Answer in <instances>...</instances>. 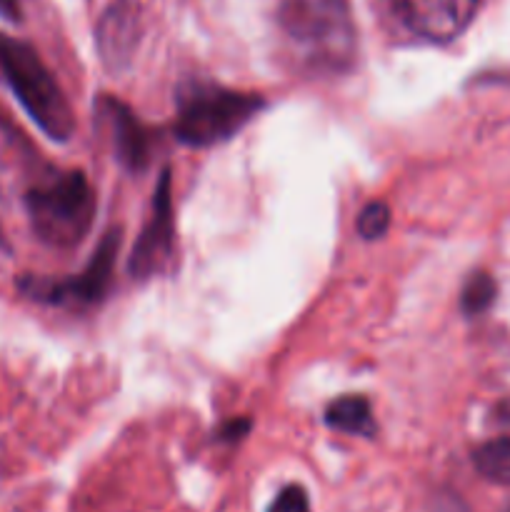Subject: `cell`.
<instances>
[{
	"instance_id": "6da1fadb",
	"label": "cell",
	"mask_w": 510,
	"mask_h": 512,
	"mask_svg": "<svg viewBox=\"0 0 510 512\" xmlns=\"http://www.w3.org/2000/svg\"><path fill=\"white\" fill-rule=\"evenodd\" d=\"M280 28L308 68L340 73L353 65L355 25L348 0H280Z\"/></svg>"
},
{
	"instance_id": "7a4b0ae2",
	"label": "cell",
	"mask_w": 510,
	"mask_h": 512,
	"mask_svg": "<svg viewBox=\"0 0 510 512\" xmlns=\"http://www.w3.org/2000/svg\"><path fill=\"white\" fill-rule=\"evenodd\" d=\"M0 80L50 140H70L73 108L33 45L0 33Z\"/></svg>"
},
{
	"instance_id": "3957f363",
	"label": "cell",
	"mask_w": 510,
	"mask_h": 512,
	"mask_svg": "<svg viewBox=\"0 0 510 512\" xmlns=\"http://www.w3.org/2000/svg\"><path fill=\"white\" fill-rule=\"evenodd\" d=\"M23 200L30 228L50 248H75L93 225L95 193L80 170L30 185Z\"/></svg>"
},
{
	"instance_id": "277c9868",
	"label": "cell",
	"mask_w": 510,
	"mask_h": 512,
	"mask_svg": "<svg viewBox=\"0 0 510 512\" xmlns=\"http://www.w3.org/2000/svg\"><path fill=\"white\" fill-rule=\"evenodd\" d=\"M265 100L258 93L193 83L178 98L175 138L193 148H210L238 135L260 110Z\"/></svg>"
},
{
	"instance_id": "5b68a950",
	"label": "cell",
	"mask_w": 510,
	"mask_h": 512,
	"mask_svg": "<svg viewBox=\"0 0 510 512\" xmlns=\"http://www.w3.org/2000/svg\"><path fill=\"white\" fill-rule=\"evenodd\" d=\"M120 250V233L108 230L103 240L95 248L93 258L88 260L83 270L75 278L65 280H43V278H23L20 290L28 298L40 300L48 305H93L103 300L113 283L115 260Z\"/></svg>"
},
{
	"instance_id": "8992f818",
	"label": "cell",
	"mask_w": 510,
	"mask_h": 512,
	"mask_svg": "<svg viewBox=\"0 0 510 512\" xmlns=\"http://www.w3.org/2000/svg\"><path fill=\"white\" fill-rule=\"evenodd\" d=\"M173 250V195H170V170L160 173L158 188L153 193V210L130 255V273L135 278H148L158 273Z\"/></svg>"
},
{
	"instance_id": "52a82bcc",
	"label": "cell",
	"mask_w": 510,
	"mask_h": 512,
	"mask_svg": "<svg viewBox=\"0 0 510 512\" xmlns=\"http://www.w3.org/2000/svg\"><path fill=\"white\" fill-rule=\"evenodd\" d=\"M403 23L430 43L455 40L473 20L480 0H393Z\"/></svg>"
},
{
	"instance_id": "ba28073f",
	"label": "cell",
	"mask_w": 510,
	"mask_h": 512,
	"mask_svg": "<svg viewBox=\"0 0 510 512\" xmlns=\"http://www.w3.org/2000/svg\"><path fill=\"white\" fill-rule=\"evenodd\" d=\"M100 110L108 118L110 133H113L115 155L120 163L128 170H143L148 168L150 158H153V130L133 113L125 103L115 98H103Z\"/></svg>"
},
{
	"instance_id": "9c48e42d",
	"label": "cell",
	"mask_w": 510,
	"mask_h": 512,
	"mask_svg": "<svg viewBox=\"0 0 510 512\" xmlns=\"http://www.w3.org/2000/svg\"><path fill=\"white\" fill-rule=\"evenodd\" d=\"M140 38V15L138 8L128 0L110 5L108 13L98 23V53L105 68L118 73L128 68Z\"/></svg>"
},
{
	"instance_id": "30bf717a",
	"label": "cell",
	"mask_w": 510,
	"mask_h": 512,
	"mask_svg": "<svg viewBox=\"0 0 510 512\" xmlns=\"http://www.w3.org/2000/svg\"><path fill=\"white\" fill-rule=\"evenodd\" d=\"M325 423L340 433L360 435V438H370L375 433L373 410H370L368 400L360 395H345V398L330 403L325 410Z\"/></svg>"
},
{
	"instance_id": "8fae6325",
	"label": "cell",
	"mask_w": 510,
	"mask_h": 512,
	"mask_svg": "<svg viewBox=\"0 0 510 512\" xmlns=\"http://www.w3.org/2000/svg\"><path fill=\"white\" fill-rule=\"evenodd\" d=\"M473 465L490 483L510 485V435L480 445L473 453Z\"/></svg>"
},
{
	"instance_id": "7c38bea8",
	"label": "cell",
	"mask_w": 510,
	"mask_h": 512,
	"mask_svg": "<svg viewBox=\"0 0 510 512\" xmlns=\"http://www.w3.org/2000/svg\"><path fill=\"white\" fill-rule=\"evenodd\" d=\"M495 293H498V288L488 273H473L468 283L463 285V293H460V308L465 315H480L493 305Z\"/></svg>"
},
{
	"instance_id": "4fadbf2b",
	"label": "cell",
	"mask_w": 510,
	"mask_h": 512,
	"mask_svg": "<svg viewBox=\"0 0 510 512\" xmlns=\"http://www.w3.org/2000/svg\"><path fill=\"white\" fill-rule=\"evenodd\" d=\"M390 228V208L380 200H373V203L365 205L358 215V233L360 238L375 240L383 238Z\"/></svg>"
},
{
	"instance_id": "5bb4252c",
	"label": "cell",
	"mask_w": 510,
	"mask_h": 512,
	"mask_svg": "<svg viewBox=\"0 0 510 512\" xmlns=\"http://www.w3.org/2000/svg\"><path fill=\"white\" fill-rule=\"evenodd\" d=\"M268 512H310V500L300 485H285L275 500L270 503Z\"/></svg>"
},
{
	"instance_id": "9a60e30c",
	"label": "cell",
	"mask_w": 510,
	"mask_h": 512,
	"mask_svg": "<svg viewBox=\"0 0 510 512\" xmlns=\"http://www.w3.org/2000/svg\"><path fill=\"white\" fill-rule=\"evenodd\" d=\"M248 430H250V420L238 418V420H230V423L225 425L223 433H220V435H223L225 440H238V438H243Z\"/></svg>"
},
{
	"instance_id": "2e32d148",
	"label": "cell",
	"mask_w": 510,
	"mask_h": 512,
	"mask_svg": "<svg viewBox=\"0 0 510 512\" xmlns=\"http://www.w3.org/2000/svg\"><path fill=\"white\" fill-rule=\"evenodd\" d=\"M0 15L18 23L20 15H23V0H0Z\"/></svg>"
},
{
	"instance_id": "e0dca14e",
	"label": "cell",
	"mask_w": 510,
	"mask_h": 512,
	"mask_svg": "<svg viewBox=\"0 0 510 512\" xmlns=\"http://www.w3.org/2000/svg\"><path fill=\"white\" fill-rule=\"evenodd\" d=\"M433 512H463V508H460L458 500H448V503H438V505H435Z\"/></svg>"
},
{
	"instance_id": "ac0fdd59",
	"label": "cell",
	"mask_w": 510,
	"mask_h": 512,
	"mask_svg": "<svg viewBox=\"0 0 510 512\" xmlns=\"http://www.w3.org/2000/svg\"><path fill=\"white\" fill-rule=\"evenodd\" d=\"M498 415H500V420H503L505 425H510V403H503V405H500Z\"/></svg>"
}]
</instances>
